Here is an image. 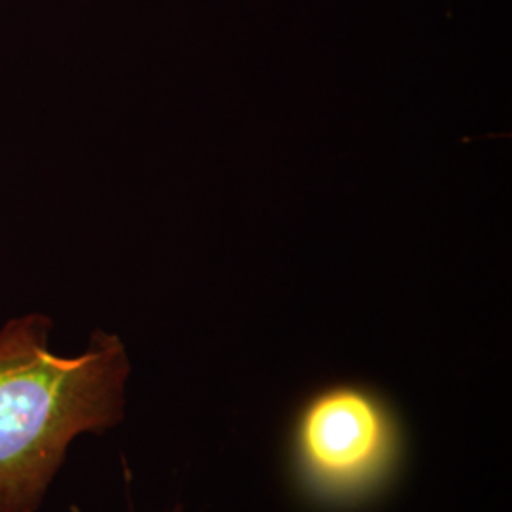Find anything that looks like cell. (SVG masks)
Listing matches in <instances>:
<instances>
[{
  "instance_id": "obj_1",
  "label": "cell",
  "mask_w": 512,
  "mask_h": 512,
  "mask_svg": "<svg viewBox=\"0 0 512 512\" xmlns=\"http://www.w3.org/2000/svg\"><path fill=\"white\" fill-rule=\"evenodd\" d=\"M52 319L25 313L0 329V512H38L67 450L126 414L128 351L95 330L74 357L50 348Z\"/></svg>"
},
{
  "instance_id": "obj_2",
  "label": "cell",
  "mask_w": 512,
  "mask_h": 512,
  "mask_svg": "<svg viewBox=\"0 0 512 512\" xmlns=\"http://www.w3.org/2000/svg\"><path fill=\"white\" fill-rule=\"evenodd\" d=\"M406 456L403 421L382 391L336 382L310 393L294 414V486L325 511L370 505L397 482Z\"/></svg>"
}]
</instances>
